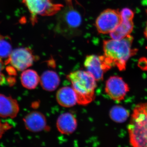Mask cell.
Instances as JSON below:
<instances>
[{
  "instance_id": "6da1fadb",
  "label": "cell",
  "mask_w": 147,
  "mask_h": 147,
  "mask_svg": "<svg viewBox=\"0 0 147 147\" xmlns=\"http://www.w3.org/2000/svg\"><path fill=\"white\" fill-rule=\"evenodd\" d=\"M133 41L131 35L122 39L103 41V55L111 68L116 67L119 71L125 70L127 61L137 52V49L132 47Z\"/></svg>"
},
{
  "instance_id": "7a4b0ae2",
  "label": "cell",
  "mask_w": 147,
  "mask_h": 147,
  "mask_svg": "<svg viewBox=\"0 0 147 147\" xmlns=\"http://www.w3.org/2000/svg\"><path fill=\"white\" fill-rule=\"evenodd\" d=\"M71 87L76 93L77 103L86 105L94 99L96 80L86 71L77 70L71 72L67 76Z\"/></svg>"
},
{
  "instance_id": "3957f363",
  "label": "cell",
  "mask_w": 147,
  "mask_h": 147,
  "mask_svg": "<svg viewBox=\"0 0 147 147\" xmlns=\"http://www.w3.org/2000/svg\"><path fill=\"white\" fill-rule=\"evenodd\" d=\"M127 129L131 146L147 147V102L135 106Z\"/></svg>"
},
{
  "instance_id": "277c9868",
  "label": "cell",
  "mask_w": 147,
  "mask_h": 147,
  "mask_svg": "<svg viewBox=\"0 0 147 147\" xmlns=\"http://www.w3.org/2000/svg\"><path fill=\"white\" fill-rule=\"evenodd\" d=\"M23 2L31 14L32 23L36 22L37 15L51 16L59 12L62 5L54 3L51 0H23Z\"/></svg>"
},
{
  "instance_id": "5b68a950",
  "label": "cell",
  "mask_w": 147,
  "mask_h": 147,
  "mask_svg": "<svg viewBox=\"0 0 147 147\" xmlns=\"http://www.w3.org/2000/svg\"><path fill=\"white\" fill-rule=\"evenodd\" d=\"M121 21L120 13L118 10L108 9L102 11L96 18L95 26L98 32L107 34L115 30Z\"/></svg>"
},
{
  "instance_id": "8992f818",
  "label": "cell",
  "mask_w": 147,
  "mask_h": 147,
  "mask_svg": "<svg viewBox=\"0 0 147 147\" xmlns=\"http://www.w3.org/2000/svg\"><path fill=\"white\" fill-rule=\"evenodd\" d=\"M36 59V58L30 49L28 47H20L12 51L8 64H10L18 71H23L31 66Z\"/></svg>"
},
{
  "instance_id": "52a82bcc",
  "label": "cell",
  "mask_w": 147,
  "mask_h": 147,
  "mask_svg": "<svg viewBox=\"0 0 147 147\" xmlns=\"http://www.w3.org/2000/svg\"><path fill=\"white\" fill-rule=\"evenodd\" d=\"M105 90V93L111 99L120 102L124 100L129 92V88L122 77L113 76L106 81Z\"/></svg>"
},
{
  "instance_id": "ba28073f",
  "label": "cell",
  "mask_w": 147,
  "mask_h": 147,
  "mask_svg": "<svg viewBox=\"0 0 147 147\" xmlns=\"http://www.w3.org/2000/svg\"><path fill=\"white\" fill-rule=\"evenodd\" d=\"M84 65L86 71L90 74L96 81L102 80L104 74L111 69L105 60L104 55L87 56Z\"/></svg>"
},
{
  "instance_id": "9c48e42d",
  "label": "cell",
  "mask_w": 147,
  "mask_h": 147,
  "mask_svg": "<svg viewBox=\"0 0 147 147\" xmlns=\"http://www.w3.org/2000/svg\"><path fill=\"white\" fill-rule=\"evenodd\" d=\"M120 12L121 18V23L115 30L110 33V36L113 39H122L129 35L134 28L133 11L126 7L123 9Z\"/></svg>"
},
{
  "instance_id": "30bf717a",
  "label": "cell",
  "mask_w": 147,
  "mask_h": 147,
  "mask_svg": "<svg viewBox=\"0 0 147 147\" xmlns=\"http://www.w3.org/2000/svg\"><path fill=\"white\" fill-rule=\"evenodd\" d=\"M24 121L26 128L32 132H40L48 128L45 116L38 111L29 113L24 117Z\"/></svg>"
},
{
  "instance_id": "8fae6325",
  "label": "cell",
  "mask_w": 147,
  "mask_h": 147,
  "mask_svg": "<svg viewBox=\"0 0 147 147\" xmlns=\"http://www.w3.org/2000/svg\"><path fill=\"white\" fill-rule=\"evenodd\" d=\"M19 111V105L16 99L0 94V117L14 118Z\"/></svg>"
},
{
  "instance_id": "7c38bea8",
  "label": "cell",
  "mask_w": 147,
  "mask_h": 147,
  "mask_svg": "<svg viewBox=\"0 0 147 147\" xmlns=\"http://www.w3.org/2000/svg\"><path fill=\"white\" fill-rule=\"evenodd\" d=\"M56 126L61 134L65 135L71 134L77 128V120L71 113H63L58 117Z\"/></svg>"
},
{
  "instance_id": "4fadbf2b",
  "label": "cell",
  "mask_w": 147,
  "mask_h": 147,
  "mask_svg": "<svg viewBox=\"0 0 147 147\" xmlns=\"http://www.w3.org/2000/svg\"><path fill=\"white\" fill-rule=\"evenodd\" d=\"M56 98L59 105L64 108H71L77 103L76 93L72 87L61 88L56 93Z\"/></svg>"
},
{
  "instance_id": "5bb4252c",
  "label": "cell",
  "mask_w": 147,
  "mask_h": 147,
  "mask_svg": "<svg viewBox=\"0 0 147 147\" xmlns=\"http://www.w3.org/2000/svg\"><path fill=\"white\" fill-rule=\"evenodd\" d=\"M61 19L63 25L70 30L77 29L82 24V17L78 11L69 6L63 11Z\"/></svg>"
},
{
  "instance_id": "9a60e30c",
  "label": "cell",
  "mask_w": 147,
  "mask_h": 147,
  "mask_svg": "<svg viewBox=\"0 0 147 147\" xmlns=\"http://www.w3.org/2000/svg\"><path fill=\"white\" fill-rule=\"evenodd\" d=\"M40 83L43 90L53 92L59 86L60 79L57 72L53 70H47L40 77Z\"/></svg>"
},
{
  "instance_id": "2e32d148",
  "label": "cell",
  "mask_w": 147,
  "mask_h": 147,
  "mask_svg": "<svg viewBox=\"0 0 147 147\" xmlns=\"http://www.w3.org/2000/svg\"><path fill=\"white\" fill-rule=\"evenodd\" d=\"M21 84L29 90L34 89L40 82V77L36 71L31 69H26L21 74Z\"/></svg>"
},
{
  "instance_id": "e0dca14e",
  "label": "cell",
  "mask_w": 147,
  "mask_h": 147,
  "mask_svg": "<svg viewBox=\"0 0 147 147\" xmlns=\"http://www.w3.org/2000/svg\"><path fill=\"white\" fill-rule=\"evenodd\" d=\"M12 51L10 38L8 36H4L0 33V59L5 64H8L9 59Z\"/></svg>"
},
{
  "instance_id": "ac0fdd59",
  "label": "cell",
  "mask_w": 147,
  "mask_h": 147,
  "mask_svg": "<svg viewBox=\"0 0 147 147\" xmlns=\"http://www.w3.org/2000/svg\"><path fill=\"white\" fill-rule=\"evenodd\" d=\"M110 119L118 123H122L126 121L129 116L128 110L120 105L113 106L109 112Z\"/></svg>"
},
{
  "instance_id": "d6986e66",
  "label": "cell",
  "mask_w": 147,
  "mask_h": 147,
  "mask_svg": "<svg viewBox=\"0 0 147 147\" xmlns=\"http://www.w3.org/2000/svg\"><path fill=\"white\" fill-rule=\"evenodd\" d=\"M12 126L7 123H2L0 121V139L2 137L3 134L11 128Z\"/></svg>"
},
{
  "instance_id": "ffe728a7",
  "label": "cell",
  "mask_w": 147,
  "mask_h": 147,
  "mask_svg": "<svg viewBox=\"0 0 147 147\" xmlns=\"http://www.w3.org/2000/svg\"><path fill=\"white\" fill-rule=\"evenodd\" d=\"M4 64L3 62L0 59V86L3 85L5 82V76L2 72L4 69Z\"/></svg>"
},
{
  "instance_id": "44dd1931",
  "label": "cell",
  "mask_w": 147,
  "mask_h": 147,
  "mask_svg": "<svg viewBox=\"0 0 147 147\" xmlns=\"http://www.w3.org/2000/svg\"><path fill=\"white\" fill-rule=\"evenodd\" d=\"M146 14L147 16V9L146 10ZM144 34L145 37L147 39V21L146 24V27H145L144 31Z\"/></svg>"
}]
</instances>
